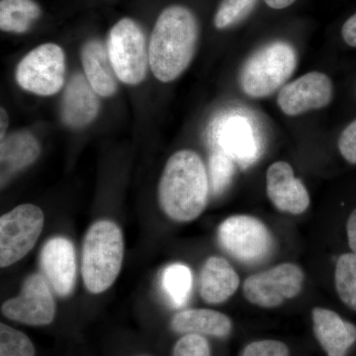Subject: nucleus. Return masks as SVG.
I'll use <instances>...</instances> for the list:
<instances>
[{"mask_svg":"<svg viewBox=\"0 0 356 356\" xmlns=\"http://www.w3.org/2000/svg\"><path fill=\"white\" fill-rule=\"evenodd\" d=\"M199 26L195 15L184 6L165 8L156 20L149 44V67L161 83L175 81L195 55Z\"/></svg>","mask_w":356,"mask_h":356,"instance_id":"obj_1","label":"nucleus"},{"mask_svg":"<svg viewBox=\"0 0 356 356\" xmlns=\"http://www.w3.org/2000/svg\"><path fill=\"white\" fill-rule=\"evenodd\" d=\"M209 192V177L198 154L182 149L168 159L159 181V200L170 219L195 220L205 210Z\"/></svg>","mask_w":356,"mask_h":356,"instance_id":"obj_2","label":"nucleus"},{"mask_svg":"<svg viewBox=\"0 0 356 356\" xmlns=\"http://www.w3.org/2000/svg\"><path fill=\"white\" fill-rule=\"evenodd\" d=\"M124 241L114 222L102 220L89 228L83 248V277L89 292L106 291L120 273Z\"/></svg>","mask_w":356,"mask_h":356,"instance_id":"obj_3","label":"nucleus"},{"mask_svg":"<svg viewBox=\"0 0 356 356\" xmlns=\"http://www.w3.org/2000/svg\"><path fill=\"white\" fill-rule=\"evenodd\" d=\"M298 64L297 53L287 42L266 44L252 54L240 74L241 88L250 97L266 98L282 88Z\"/></svg>","mask_w":356,"mask_h":356,"instance_id":"obj_4","label":"nucleus"},{"mask_svg":"<svg viewBox=\"0 0 356 356\" xmlns=\"http://www.w3.org/2000/svg\"><path fill=\"white\" fill-rule=\"evenodd\" d=\"M218 242L234 259L257 266L273 254L274 238L261 220L248 215L227 218L218 228Z\"/></svg>","mask_w":356,"mask_h":356,"instance_id":"obj_5","label":"nucleus"},{"mask_svg":"<svg viewBox=\"0 0 356 356\" xmlns=\"http://www.w3.org/2000/svg\"><path fill=\"white\" fill-rule=\"evenodd\" d=\"M107 51L119 81L136 86L146 79L149 67V47L140 26L123 18L110 30Z\"/></svg>","mask_w":356,"mask_h":356,"instance_id":"obj_6","label":"nucleus"},{"mask_svg":"<svg viewBox=\"0 0 356 356\" xmlns=\"http://www.w3.org/2000/svg\"><path fill=\"white\" fill-rule=\"evenodd\" d=\"M65 56L57 44L37 47L20 60L16 81L21 88L40 96L57 95L65 84Z\"/></svg>","mask_w":356,"mask_h":356,"instance_id":"obj_7","label":"nucleus"},{"mask_svg":"<svg viewBox=\"0 0 356 356\" xmlns=\"http://www.w3.org/2000/svg\"><path fill=\"white\" fill-rule=\"evenodd\" d=\"M38 206L22 204L0 219V266H13L34 248L44 227Z\"/></svg>","mask_w":356,"mask_h":356,"instance_id":"obj_8","label":"nucleus"},{"mask_svg":"<svg viewBox=\"0 0 356 356\" xmlns=\"http://www.w3.org/2000/svg\"><path fill=\"white\" fill-rule=\"evenodd\" d=\"M305 274L294 264L278 266L248 276L243 284L245 298L252 305L276 308L287 300L298 296L303 288Z\"/></svg>","mask_w":356,"mask_h":356,"instance_id":"obj_9","label":"nucleus"},{"mask_svg":"<svg viewBox=\"0 0 356 356\" xmlns=\"http://www.w3.org/2000/svg\"><path fill=\"white\" fill-rule=\"evenodd\" d=\"M1 312L9 320L22 324H51L56 315V302L48 281L41 274H32L25 280L20 294L7 300Z\"/></svg>","mask_w":356,"mask_h":356,"instance_id":"obj_10","label":"nucleus"},{"mask_svg":"<svg viewBox=\"0 0 356 356\" xmlns=\"http://www.w3.org/2000/svg\"><path fill=\"white\" fill-rule=\"evenodd\" d=\"M331 79L320 72H311L285 84L277 96V105L288 116H297L324 108L332 102Z\"/></svg>","mask_w":356,"mask_h":356,"instance_id":"obj_11","label":"nucleus"},{"mask_svg":"<svg viewBox=\"0 0 356 356\" xmlns=\"http://www.w3.org/2000/svg\"><path fill=\"white\" fill-rule=\"evenodd\" d=\"M266 193L276 209L288 214L300 215L310 206V195L303 182L295 177L292 166L277 161L266 172Z\"/></svg>","mask_w":356,"mask_h":356,"instance_id":"obj_12","label":"nucleus"},{"mask_svg":"<svg viewBox=\"0 0 356 356\" xmlns=\"http://www.w3.org/2000/svg\"><path fill=\"white\" fill-rule=\"evenodd\" d=\"M44 277L54 291L65 297L72 292L76 282V254L72 243L63 236H56L44 243L41 252Z\"/></svg>","mask_w":356,"mask_h":356,"instance_id":"obj_13","label":"nucleus"},{"mask_svg":"<svg viewBox=\"0 0 356 356\" xmlns=\"http://www.w3.org/2000/svg\"><path fill=\"white\" fill-rule=\"evenodd\" d=\"M99 110V95L86 76L77 72L70 77L60 105V115L65 125L72 129L86 127L95 120Z\"/></svg>","mask_w":356,"mask_h":356,"instance_id":"obj_14","label":"nucleus"},{"mask_svg":"<svg viewBox=\"0 0 356 356\" xmlns=\"http://www.w3.org/2000/svg\"><path fill=\"white\" fill-rule=\"evenodd\" d=\"M313 331L327 356H346L356 343V325L330 309L312 310Z\"/></svg>","mask_w":356,"mask_h":356,"instance_id":"obj_15","label":"nucleus"},{"mask_svg":"<svg viewBox=\"0 0 356 356\" xmlns=\"http://www.w3.org/2000/svg\"><path fill=\"white\" fill-rule=\"evenodd\" d=\"M220 131V149L238 165L248 168L259 158V138L245 117H229Z\"/></svg>","mask_w":356,"mask_h":356,"instance_id":"obj_16","label":"nucleus"},{"mask_svg":"<svg viewBox=\"0 0 356 356\" xmlns=\"http://www.w3.org/2000/svg\"><path fill=\"white\" fill-rule=\"evenodd\" d=\"M240 276L227 259L211 257L201 269L199 291L207 304L224 303L240 286Z\"/></svg>","mask_w":356,"mask_h":356,"instance_id":"obj_17","label":"nucleus"},{"mask_svg":"<svg viewBox=\"0 0 356 356\" xmlns=\"http://www.w3.org/2000/svg\"><path fill=\"white\" fill-rule=\"evenodd\" d=\"M84 76L102 97H110L118 88V77L110 60L107 47L97 39L89 40L81 50Z\"/></svg>","mask_w":356,"mask_h":356,"instance_id":"obj_18","label":"nucleus"},{"mask_svg":"<svg viewBox=\"0 0 356 356\" xmlns=\"http://www.w3.org/2000/svg\"><path fill=\"white\" fill-rule=\"evenodd\" d=\"M40 154L41 147L38 140L27 131H18L4 138L0 146L1 184L8 181L13 175L31 165Z\"/></svg>","mask_w":356,"mask_h":356,"instance_id":"obj_19","label":"nucleus"},{"mask_svg":"<svg viewBox=\"0 0 356 356\" xmlns=\"http://www.w3.org/2000/svg\"><path fill=\"white\" fill-rule=\"evenodd\" d=\"M170 327L178 334H196L222 339L231 334L233 323L221 312L191 309L177 313L172 318Z\"/></svg>","mask_w":356,"mask_h":356,"instance_id":"obj_20","label":"nucleus"},{"mask_svg":"<svg viewBox=\"0 0 356 356\" xmlns=\"http://www.w3.org/2000/svg\"><path fill=\"white\" fill-rule=\"evenodd\" d=\"M41 13V8L34 0H1L0 28L4 32L22 34L31 29Z\"/></svg>","mask_w":356,"mask_h":356,"instance_id":"obj_21","label":"nucleus"},{"mask_svg":"<svg viewBox=\"0 0 356 356\" xmlns=\"http://www.w3.org/2000/svg\"><path fill=\"white\" fill-rule=\"evenodd\" d=\"M161 288L172 306H184L189 298L192 288V273L188 266L173 264L161 274Z\"/></svg>","mask_w":356,"mask_h":356,"instance_id":"obj_22","label":"nucleus"},{"mask_svg":"<svg viewBox=\"0 0 356 356\" xmlns=\"http://www.w3.org/2000/svg\"><path fill=\"white\" fill-rule=\"evenodd\" d=\"M334 287L344 305L356 313V254L339 255L334 267Z\"/></svg>","mask_w":356,"mask_h":356,"instance_id":"obj_23","label":"nucleus"},{"mask_svg":"<svg viewBox=\"0 0 356 356\" xmlns=\"http://www.w3.org/2000/svg\"><path fill=\"white\" fill-rule=\"evenodd\" d=\"M235 173V161L219 149L209 159V184L213 195H221L228 188Z\"/></svg>","mask_w":356,"mask_h":356,"instance_id":"obj_24","label":"nucleus"},{"mask_svg":"<svg viewBox=\"0 0 356 356\" xmlns=\"http://www.w3.org/2000/svg\"><path fill=\"white\" fill-rule=\"evenodd\" d=\"M257 3V0H222L215 14V26L222 30L238 24L252 13Z\"/></svg>","mask_w":356,"mask_h":356,"instance_id":"obj_25","label":"nucleus"},{"mask_svg":"<svg viewBox=\"0 0 356 356\" xmlns=\"http://www.w3.org/2000/svg\"><path fill=\"white\" fill-rule=\"evenodd\" d=\"M0 356H35L29 337L9 325H0Z\"/></svg>","mask_w":356,"mask_h":356,"instance_id":"obj_26","label":"nucleus"},{"mask_svg":"<svg viewBox=\"0 0 356 356\" xmlns=\"http://www.w3.org/2000/svg\"><path fill=\"white\" fill-rule=\"evenodd\" d=\"M172 356H211L210 344L201 334H184L175 343Z\"/></svg>","mask_w":356,"mask_h":356,"instance_id":"obj_27","label":"nucleus"},{"mask_svg":"<svg viewBox=\"0 0 356 356\" xmlns=\"http://www.w3.org/2000/svg\"><path fill=\"white\" fill-rule=\"evenodd\" d=\"M242 356H290L289 348L276 339L252 341L243 348Z\"/></svg>","mask_w":356,"mask_h":356,"instance_id":"obj_28","label":"nucleus"},{"mask_svg":"<svg viewBox=\"0 0 356 356\" xmlns=\"http://www.w3.org/2000/svg\"><path fill=\"white\" fill-rule=\"evenodd\" d=\"M339 153L350 165H356V119L339 136Z\"/></svg>","mask_w":356,"mask_h":356,"instance_id":"obj_29","label":"nucleus"},{"mask_svg":"<svg viewBox=\"0 0 356 356\" xmlns=\"http://www.w3.org/2000/svg\"><path fill=\"white\" fill-rule=\"evenodd\" d=\"M341 37L348 46L356 48V13L343 23Z\"/></svg>","mask_w":356,"mask_h":356,"instance_id":"obj_30","label":"nucleus"},{"mask_svg":"<svg viewBox=\"0 0 356 356\" xmlns=\"http://www.w3.org/2000/svg\"><path fill=\"white\" fill-rule=\"evenodd\" d=\"M346 232L350 252L356 254V208L346 220Z\"/></svg>","mask_w":356,"mask_h":356,"instance_id":"obj_31","label":"nucleus"},{"mask_svg":"<svg viewBox=\"0 0 356 356\" xmlns=\"http://www.w3.org/2000/svg\"><path fill=\"white\" fill-rule=\"evenodd\" d=\"M267 6L273 9H284L292 6L296 0H264Z\"/></svg>","mask_w":356,"mask_h":356,"instance_id":"obj_32","label":"nucleus"},{"mask_svg":"<svg viewBox=\"0 0 356 356\" xmlns=\"http://www.w3.org/2000/svg\"><path fill=\"white\" fill-rule=\"evenodd\" d=\"M0 139L3 140L6 137V131L8 128V115L6 109L1 108V117H0Z\"/></svg>","mask_w":356,"mask_h":356,"instance_id":"obj_33","label":"nucleus"}]
</instances>
